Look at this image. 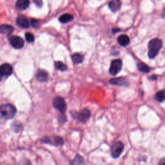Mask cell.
I'll return each mask as SVG.
<instances>
[{
	"instance_id": "cell-1",
	"label": "cell",
	"mask_w": 165,
	"mask_h": 165,
	"mask_svg": "<svg viewBox=\"0 0 165 165\" xmlns=\"http://www.w3.org/2000/svg\"><path fill=\"white\" fill-rule=\"evenodd\" d=\"M16 114V108L15 107L6 103L0 106V119H10L13 118Z\"/></svg>"
},
{
	"instance_id": "cell-2",
	"label": "cell",
	"mask_w": 165,
	"mask_h": 165,
	"mask_svg": "<svg viewBox=\"0 0 165 165\" xmlns=\"http://www.w3.org/2000/svg\"><path fill=\"white\" fill-rule=\"evenodd\" d=\"M162 46L163 42L161 39L155 38L151 40L148 43V57L150 59H154L155 58Z\"/></svg>"
},
{
	"instance_id": "cell-3",
	"label": "cell",
	"mask_w": 165,
	"mask_h": 165,
	"mask_svg": "<svg viewBox=\"0 0 165 165\" xmlns=\"http://www.w3.org/2000/svg\"><path fill=\"white\" fill-rule=\"evenodd\" d=\"M52 103L54 107L57 109L61 114H64L65 113L66 111V104L63 98L57 96L54 98Z\"/></svg>"
},
{
	"instance_id": "cell-4",
	"label": "cell",
	"mask_w": 165,
	"mask_h": 165,
	"mask_svg": "<svg viewBox=\"0 0 165 165\" xmlns=\"http://www.w3.org/2000/svg\"><path fill=\"white\" fill-rule=\"evenodd\" d=\"M124 148H125V147L122 142L118 141L115 143L111 148V154L112 157L115 159L118 158L123 153Z\"/></svg>"
},
{
	"instance_id": "cell-5",
	"label": "cell",
	"mask_w": 165,
	"mask_h": 165,
	"mask_svg": "<svg viewBox=\"0 0 165 165\" xmlns=\"http://www.w3.org/2000/svg\"><path fill=\"white\" fill-rule=\"evenodd\" d=\"M123 66L122 61L119 59L113 60L111 63V67H110L109 72L112 75H115L120 72Z\"/></svg>"
},
{
	"instance_id": "cell-6",
	"label": "cell",
	"mask_w": 165,
	"mask_h": 165,
	"mask_svg": "<svg viewBox=\"0 0 165 165\" xmlns=\"http://www.w3.org/2000/svg\"><path fill=\"white\" fill-rule=\"evenodd\" d=\"M10 43L13 48L16 49H22L25 45V42L23 39L19 36H12L10 39Z\"/></svg>"
},
{
	"instance_id": "cell-7",
	"label": "cell",
	"mask_w": 165,
	"mask_h": 165,
	"mask_svg": "<svg viewBox=\"0 0 165 165\" xmlns=\"http://www.w3.org/2000/svg\"><path fill=\"white\" fill-rule=\"evenodd\" d=\"M91 112L87 108H84L83 110L77 114L76 119H78L80 122L85 123L91 118Z\"/></svg>"
},
{
	"instance_id": "cell-8",
	"label": "cell",
	"mask_w": 165,
	"mask_h": 165,
	"mask_svg": "<svg viewBox=\"0 0 165 165\" xmlns=\"http://www.w3.org/2000/svg\"><path fill=\"white\" fill-rule=\"evenodd\" d=\"M13 72L12 66L8 63H5L0 66V74L2 76H9Z\"/></svg>"
},
{
	"instance_id": "cell-9",
	"label": "cell",
	"mask_w": 165,
	"mask_h": 165,
	"mask_svg": "<svg viewBox=\"0 0 165 165\" xmlns=\"http://www.w3.org/2000/svg\"><path fill=\"white\" fill-rule=\"evenodd\" d=\"M16 23L19 26L22 27V28H23V29H27L30 26L29 21L25 16L23 15H19L17 18Z\"/></svg>"
},
{
	"instance_id": "cell-10",
	"label": "cell",
	"mask_w": 165,
	"mask_h": 165,
	"mask_svg": "<svg viewBox=\"0 0 165 165\" xmlns=\"http://www.w3.org/2000/svg\"><path fill=\"white\" fill-rule=\"evenodd\" d=\"M110 83L114 85L124 87L128 86L129 85V81L125 78H117L110 80Z\"/></svg>"
},
{
	"instance_id": "cell-11",
	"label": "cell",
	"mask_w": 165,
	"mask_h": 165,
	"mask_svg": "<svg viewBox=\"0 0 165 165\" xmlns=\"http://www.w3.org/2000/svg\"><path fill=\"white\" fill-rule=\"evenodd\" d=\"M108 6L111 11L114 12L118 11L121 6V0H111L108 3Z\"/></svg>"
},
{
	"instance_id": "cell-12",
	"label": "cell",
	"mask_w": 165,
	"mask_h": 165,
	"mask_svg": "<svg viewBox=\"0 0 165 165\" xmlns=\"http://www.w3.org/2000/svg\"><path fill=\"white\" fill-rule=\"evenodd\" d=\"M36 77L39 82H46L49 79V74L44 70H39L36 73Z\"/></svg>"
},
{
	"instance_id": "cell-13",
	"label": "cell",
	"mask_w": 165,
	"mask_h": 165,
	"mask_svg": "<svg viewBox=\"0 0 165 165\" xmlns=\"http://www.w3.org/2000/svg\"><path fill=\"white\" fill-rule=\"evenodd\" d=\"M30 5L29 0H18L16 6L18 9L20 10H25L29 7Z\"/></svg>"
},
{
	"instance_id": "cell-14",
	"label": "cell",
	"mask_w": 165,
	"mask_h": 165,
	"mask_svg": "<svg viewBox=\"0 0 165 165\" xmlns=\"http://www.w3.org/2000/svg\"><path fill=\"white\" fill-rule=\"evenodd\" d=\"M118 41L120 45L122 46H126L130 43V38L126 34L121 35L118 38Z\"/></svg>"
},
{
	"instance_id": "cell-15",
	"label": "cell",
	"mask_w": 165,
	"mask_h": 165,
	"mask_svg": "<svg viewBox=\"0 0 165 165\" xmlns=\"http://www.w3.org/2000/svg\"><path fill=\"white\" fill-rule=\"evenodd\" d=\"M84 57L79 53H75L72 56V60L74 64H79L83 61Z\"/></svg>"
},
{
	"instance_id": "cell-16",
	"label": "cell",
	"mask_w": 165,
	"mask_h": 165,
	"mask_svg": "<svg viewBox=\"0 0 165 165\" xmlns=\"http://www.w3.org/2000/svg\"><path fill=\"white\" fill-rule=\"evenodd\" d=\"M73 18H74L73 16L70 14H63L60 16L59 20L62 23H66L71 22Z\"/></svg>"
},
{
	"instance_id": "cell-17",
	"label": "cell",
	"mask_w": 165,
	"mask_h": 165,
	"mask_svg": "<svg viewBox=\"0 0 165 165\" xmlns=\"http://www.w3.org/2000/svg\"><path fill=\"white\" fill-rule=\"evenodd\" d=\"M14 28L9 25H0V33L9 34L12 32Z\"/></svg>"
},
{
	"instance_id": "cell-18",
	"label": "cell",
	"mask_w": 165,
	"mask_h": 165,
	"mask_svg": "<svg viewBox=\"0 0 165 165\" xmlns=\"http://www.w3.org/2000/svg\"><path fill=\"white\" fill-rule=\"evenodd\" d=\"M84 158L80 155H76L72 162V165H84Z\"/></svg>"
},
{
	"instance_id": "cell-19",
	"label": "cell",
	"mask_w": 165,
	"mask_h": 165,
	"mask_svg": "<svg viewBox=\"0 0 165 165\" xmlns=\"http://www.w3.org/2000/svg\"><path fill=\"white\" fill-rule=\"evenodd\" d=\"M137 68H138L139 71L144 73H148L150 70V67L147 65H146L145 63H141V62L137 64Z\"/></svg>"
},
{
	"instance_id": "cell-20",
	"label": "cell",
	"mask_w": 165,
	"mask_h": 165,
	"mask_svg": "<svg viewBox=\"0 0 165 165\" xmlns=\"http://www.w3.org/2000/svg\"><path fill=\"white\" fill-rule=\"evenodd\" d=\"M55 67H56L57 69H58L59 70L62 71V72L66 71L67 69L66 65L61 61H56L55 62Z\"/></svg>"
},
{
	"instance_id": "cell-21",
	"label": "cell",
	"mask_w": 165,
	"mask_h": 165,
	"mask_svg": "<svg viewBox=\"0 0 165 165\" xmlns=\"http://www.w3.org/2000/svg\"><path fill=\"white\" fill-rule=\"evenodd\" d=\"M155 98L158 102H163L164 100V91H161L158 92L155 95Z\"/></svg>"
},
{
	"instance_id": "cell-22",
	"label": "cell",
	"mask_w": 165,
	"mask_h": 165,
	"mask_svg": "<svg viewBox=\"0 0 165 165\" xmlns=\"http://www.w3.org/2000/svg\"><path fill=\"white\" fill-rule=\"evenodd\" d=\"M54 142L57 144V145L62 146L64 144V139L63 137L60 136H56L54 137Z\"/></svg>"
},
{
	"instance_id": "cell-23",
	"label": "cell",
	"mask_w": 165,
	"mask_h": 165,
	"mask_svg": "<svg viewBox=\"0 0 165 165\" xmlns=\"http://www.w3.org/2000/svg\"><path fill=\"white\" fill-rule=\"evenodd\" d=\"M25 38H26V40L28 41V42H30V43L34 42V40H35V38H34L33 34L31 33H29V32L26 33Z\"/></svg>"
},
{
	"instance_id": "cell-24",
	"label": "cell",
	"mask_w": 165,
	"mask_h": 165,
	"mask_svg": "<svg viewBox=\"0 0 165 165\" xmlns=\"http://www.w3.org/2000/svg\"><path fill=\"white\" fill-rule=\"evenodd\" d=\"M30 23H31V25L34 27V28H35V29L39 28V25H40V23H39V21L37 19H31Z\"/></svg>"
},
{
	"instance_id": "cell-25",
	"label": "cell",
	"mask_w": 165,
	"mask_h": 165,
	"mask_svg": "<svg viewBox=\"0 0 165 165\" xmlns=\"http://www.w3.org/2000/svg\"><path fill=\"white\" fill-rule=\"evenodd\" d=\"M60 118H61V119L59 118V122L60 123L63 124V123H65L66 122V118L65 117V115H61Z\"/></svg>"
},
{
	"instance_id": "cell-26",
	"label": "cell",
	"mask_w": 165,
	"mask_h": 165,
	"mask_svg": "<svg viewBox=\"0 0 165 165\" xmlns=\"http://www.w3.org/2000/svg\"><path fill=\"white\" fill-rule=\"evenodd\" d=\"M34 2L37 6H42V4H43L42 0H34Z\"/></svg>"
},
{
	"instance_id": "cell-27",
	"label": "cell",
	"mask_w": 165,
	"mask_h": 165,
	"mask_svg": "<svg viewBox=\"0 0 165 165\" xmlns=\"http://www.w3.org/2000/svg\"><path fill=\"white\" fill-rule=\"evenodd\" d=\"M42 141V143H47V144H50V143H50V139H49L48 137H44V138L42 139V141Z\"/></svg>"
},
{
	"instance_id": "cell-28",
	"label": "cell",
	"mask_w": 165,
	"mask_h": 165,
	"mask_svg": "<svg viewBox=\"0 0 165 165\" xmlns=\"http://www.w3.org/2000/svg\"><path fill=\"white\" fill-rule=\"evenodd\" d=\"M158 165H165V159L164 158H163V159L159 161V163Z\"/></svg>"
},
{
	"instance_id": "cell-29",
	"label": "cell",
	"mask_w": 165,
	"mask_h": 165,
	"mask_svg": "<svg viewBox=\"0 0 165 165\" xmlns=\"http://www.w3.org/2000/svg\"><path fill=\"white\" fill-rule=\"evenodd\" d=\"M150 79H151V80H156L157 79V76H156V75H152V76H151L150 78Z\"/></svg>"
},
{
	"instance_id": "cell-30",
	"label": "cell",
	"mask_w": 165,
	"mask_h": 165,
	"mask_svg": "<svg viewBox=\"0 0 165 165\" xmlns=\"http://www.w3.org/2000/svg\"><path fill=\"white\" fill-rule=\"evenodd\" d=\"M2 75H1V74H0V81H2Z\"/></svg>"
}]
</instances>
